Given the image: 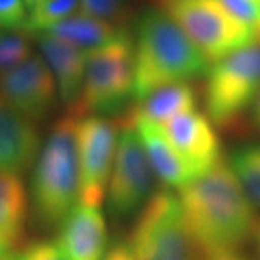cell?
<instances>
[{
  "label": "cell",
  "instance_id": "cell-10",
  "mask_svg": "<svg viewBox=\"0 0 260 260\" xmlns=\"http://www.w3.org/2000/svg\"><path fill=\"white\" fill-rule=\"evenodd\" d=\"M58 87L45 59L30 55L0 75V102L30 120H45L55 107Z\"/></svg>",
  "mask_w": 260,
  "mask_h": 260
},
{
  "label": "cell",
  "instance_id": "cell-13",
  "mask_svg": "<svg viewBox=\"0 0 260 260\" xmlns=\"http://www.w3.org/2000/svg\"><path fill=\"white\" fill-rule=\"evenodd\" d=\"M41 148L37 121L0 102V171L26 174L35 165Z\"/></svg>",
  "mask_w": 260,
  "mask_h": 260
},
{
  "label": "cell",
  "instance_id": "cell-19",
  "mask_svg": "<svg viewBox=\"0 0 260 260\" xmlns=\"http://www.w3.org/2000/svg\"><path fill=\"white\" fill-rule=\"evenodd\" d=\"M227 164L256 208H260V143L243 145L233 150Z\"/></svg>",
  "mask_w": 260,
  "mask_h": 260
},
{
  "label": "cell",
  "instance_id": "cell-6",
  "mask_svg": "<svg viewBox=\"0 0 260 260\" xmlns=\"http://www.w3.org/2000/svg\"><path fill=\"white\" fill-rule=\"evenodd\" d=\"M135 260H200L182 207L169 189L152 195L138 215L127 240Z\"/></svg>",
  "mask_w": 260,
  "mask_h": 260
},
{
  "label": "cell",
  "instance_id": "cell-27",
  "mask_svg": "<svg viewBox=\"0 0 260 260\" xmlns=\"http://www.w3.org/2000/svg\"><path fill=\"white\" fill-rule=\"evenodd\" d=\"M250 119L256 129L260 130V90L250 106Z\"/></svg>",
  "mask_w": 260,
  "mask_h": 260
},
{
  "label": "cell",
  "instance_id": "cell-3",
  "mask_svg": "<svg viewBox=\"0 0 260 260\" xmlns=\"http://www.w3.org/2000/svg\"><path fill=\"white\" fill-rule=\"evenodd\" d=\"M77 120L65 114L52 124L38 155L30 182L32 208L42 227H58L78 203Z\"/></svg>",
  "mask_w": 260,
  "mask_h": 260
},
{
  "label": "cell",
  "instance_id": "cell-21",
  "mask_svg": "<svg viewBox=\"0 0 260 260\" xmlns=\"http://www.w3.org/2000/svg\"><path fill=\"white\" fill-rule=\"evenodd\" d=\"M32 37L25 29L0 30V75L32 55Z\"/></svg>",
  "mask_w": 260,
  "mask_h": 260
},
{
  "label": "cell",
  "instance_id": "cell-9",
  "mask_svg": "<svg viewBox=\"0 0 260 260\" xmlns=\"http://www.w3.org/2000/svg\"><path fill=\"white\" fill-rule=\"evenodd\" d=\"M155 172L135 129H120L113 168L106 189L113 218H124L149 200Z\"/></svg>",
  "mask_w": 260,
  "mask_h": 260
},
{
  "label": "cell",
  "instance_id": "cell-25",
  "mask_svg": "<svg viewBox=\"0 0 260 260\" xmlns=\"http://www.w3.org/2000/svg\"><path fill=\"white\" fill-rule=\"evenodd\" d=\"M28 15L25 0H0V28L23 29Z\"/></svg>",
  "mask_w": 260,
  "mask_h": 260
},
{
  "label": "cell",
  "instance_id": "cell-32",
  "mask_svg": "<svg viewBox=\"0 0 260 260\" xmlns=\"http://www.w3.org/2000/svg\"><path fill=\"white\" fill-rule=\"evenodd\" d=\"M25 2H26V5H28V8H30V6L34 5V2H35V0H25Z\"/></svg>",
  "mask_w": 260,
  "mask_h": 260
},
{
  "label": "cell",
  "instance_id": "cell-4",
  "mask_svg": "<svg viewBox=\"0 0 260 260\" xmlns=\"http://www.w3.org/2000/svg\"><path fill=\"white\" fill-rule=\"evenodd\" d=\"M135 38L121 29L112 41L85 52V73L81 94L67 114L119 116L133 100Z\"/></svg>",
  "mask_w": 260,
  "mask_h": 260
},
{
  "label": "cell",
  "instance_id": "cell-22",
  "mask_svg": "<svg viewBox=\"0 0 260 260\" xmlns=\"http://www.w3.org/2000/svg\"><path fill=\"white\" fill-rule=\"evenodd\" d=\"M80 10L117 29L129 28L133 15L129 0H80Z\"/></svg>",
  "mask_w": 260,
  "mask_h": 260
},
{
  "label": "cell",
  "instance_id": "cell-26",
  "mask_svg": "<svg viewBox=\"0 0 260 260\" xmlns=\"http://www.w3.org/2000/svg\"><path fill=\"white\" fill-rule=\"evenodd\" d=\"M103 260H135L127 242H117L107 250Z\"/></svg>",
  "mask_w": 260,
  "mask_h": 260
},
{
  "label": "cell",
  "instance_id": "cell-11",
  "mask_svg": "<svg viewBox=\"0 0 260 260\" xmlns=\"http://www.w3.org/2000/svg\"><path fill=\"white\" fill-rule=\"evenodd\" d=\"M160 127L171 145L198 175L223 159L221 140L214 124L197 109L179 113Z\"/></svg>",
  "mask_w": 260,
  "mask_h": 260
},
{
  "label": "cell",
  "instance_id": "cell-29",
  "mask_svg": "<svg viewBox=\"0 0 260 260\" xmlns=\"http://www.w3.org/2000/svg\"><path fill=\"white\" fill-rule=\"evenodd\" d=\"M200 260H247L242 257L239 253H233V254H220V256H207L201 257Z\"/></svg>",
  "mask_w": 260,
  "mask_h": 260
},
{
  "label": "cell",
  "instance_id": "cell-30",
  "mask_svg": "<svg viewBox=\"0 0 260 260\" xmlns=\"http://www.w3.org/2000/svg\"><path fill=\"white\" fill-rule=\"evenodd\" d=\"M253 239H254L256 250H257V254H259V259H260V220H259V224H257V227H256V232H254Z\"/></svg>",
  "mask_w": 260,
  "mask_h": 260
},
{
  "label": "cell",
  "instance_id": "cell-12",
  "mask_svg": "<svg viewBox=\"0 0 260 260\" xmlns=\"http://www.w3.org/2000/svg\"><path fill=\"white\" fill-rule=\"evenodd\" d=\"M56 246L65 260H103L109 234L100 207L77 203L58 225Z\"/></svg>",
  "mask_w": 260,
  "mask_h": 260
},
{
  "label": "cell",
  "instance_id": "cell-8",
  "mask_svg": "<svg viewBox=\"0 0 260 260\" xmlns=\"http://www.w3.org/2000/svg\"><path fill=\"white\" fill-rule=\"evenodd\" d=\"M120 124L107 116H87L77 120V153L80 171L78 203L100 207L116 155Z\"/></svg>",
  "mask_w": 260,
  "mask_h": 260
},
{
  "label": "cell",
  "instance_id": "cell-31",
  "mask_svg": "<svg viewBox=\"0 0 260 260\" xmlns=\"http://www.w3.org/2000/svg\"><path fill=\"white\" fill-rule=\"evenodd\" d=\"M254 34H256V38H257V39H259V41H260V25H259V26H257V28H256V30H254Z\"/></svg>",
  "mask_w": 260,
  "mask_h": 260
},
{
  "label": "cell",
  "instance_id": "cell-18",
  "mask_svg": "<svg viewBox=\"0 0 260 260\" xmlns=\"http://www.w3.org/2000/svg\"><path fill=\"white\" fill-rule=\"evenodd\" d=\"M120 30L121 29L114 28L100 19L93 18L80 10L64 20H59L44 32L54 34L84 51H90L112 41Z\"/></svg>",
  "mask_w": 260,
  "mask_h": 260
},
{
  "label": "cell",
  "instance_id": "cell-7",
  "mask_svg": "<svg viewBox=\"0 0 260 260\" xmlns=\"http://www.w3.org/2000/svg\"><path fill=\"white\" fill-rule=\"evenodd\" d=\"M185 32L210 64L246 45L254 30L232 18L217 0H153Z\"/></svg>",
  "mask_w": 260,
  "mask_h": 260
},
{
  "label": "cell",
  "instance_id": "cell-1",
  "mask_svg": "<svg viewBox=\"0 0 260 260\" xmlns=\"http://www.w3.org/2000/svg\"><path fill=\"white\" fill-rule=\"evenodd\" d=\"M178 200L201 257L239 253L259 224L256 207L224 158L179 188Z\"/></svg>",
  "mask_w": 260,
  "mask_h": 260
},
{
  "label": "cell",
  "instance_id": "cell-23",
  "mask_svg": "<svg viewBox=\"0 0 260 260\" xmlns=\"http://www.w3.org/2000/svg\"><path fill=\"white\" fill-rule=\"evenodd\" d=\"M232 18L256 30L260 25V0H217Z\"/></svg>",
  "mask_w": 260,
  "mask_h": 260
},
{
  "label": "cell",
  "instance_id": "cell-14",
  "mask_svg": "<svg viewBox=\"0 0 260 260\" xmlns=\"http://www.w3.org/2000/svg\"><path fill=\"white\" fill-rule=\"evenodd\" d=\"M35 39L42 58L55 77L59 99L68 112L81 94L87 51L49 32H39Z\"/></svg>",
  "mask_w": 260,
  "mask_h": 260
},
{
  "label": "cell",
  "instance_id": "cell-16",
  "mask_svg": "<svg viewBox=\"0 0 260 260\" xmlns=\"http://www.w3.org/2000/svg\"><path fill=\"white\" fill-rule=\"evenodd\" d=\"M132 129L138 132L152 169L164 185L179 189L200 177L171 145L159 124L139 121Z\"/></svg>",
  "mask_w": 260,
  "mask_h": 260
},
{
  "label": "cell",
  "instance_id": "cell-17",
  "mask_svg": "<svg viewBox=\"0 0 260 260\" xmlns=\"http://www.w3.org/2000/svg\"><path fill=\"white\" fill-rule=\"evenodd\" d=\"M29 198L20 175L0 171V237L16 251L25 244Z\"/></svg>",
  "mask_w": 260,
  "mask_h": 260
},
{
  "label": "cell",
  "instance_id": "cell-15",
  "mask_svg": "<svg viewBox=\"0 0 260 260\" xmlns=\"http://www.w3.org/2000/svg\"><path fill=\"white\" fill-rule=\"evenodd\" d=\"M197 102L198 93L189 81L168 84L139 100H133L116 119L120 129H132L139 121L160 126L179 113L195 109Z\"/></svg>",
  "mask_w": 260,
  "mask_h": 260
},
{
  "label": "cell",
  "instance_id": "cell-28",
  "mask_svg": "<svg viewBox=\"0 0 260 260\" xmlns=\"http://www.w3.org/2000/svg\"><path fill=\"white\" fill-rule=\"evenodd\" d=\"M15 251L12 250L8 243L0 237V260H13Z\"/></svg>",
  "mask_w": 260,
  "mask_h": 260
},
{
  "label": "cell",
  "instance_id": "cell-5",
  "mask_svg": "<svg viewBox=\"0 0 260 260\" xmlns=\"http://www.w3.org/2000/svg\"><path fill=\"white\" fill-rule=\"evenodd\" d=\"M205 77V116L218 129H239L260 90L259 39L254 37L215 61Z\"/></svg>",
  "mask_w": 260,
  "mask_h": 260
},
{
  "label": "cell",
  "instance_id": "cell-20",
  "mask_svg": "<svg viewBox=\"0 0 260 260\" xmlns=\"http://www.w3.org/2000/svg\"><path fill=\"white\" fill-rule=\"evenodd\" d=\"M25 30L30 35L44 32L80 9V0H35L29 8Z\"/></svg>",
  "mask_w": 260,
  "mask_h": 260
},
{
  "label": "cell",
  "instance_id": "cell-2",
  "mask_svg": "<svg viewBox=\"0 0 260 260\" xmlns=\"http://www.w3.org/2000/svg\"><path fill=\"white\" fill-rule=\"evenodd\" d=\"M210 67L203 52L167 13L150 10L140 18L135 39L133 100L168 84L205 77Z\"/></svg>",
  "mask_w": 260,
  "mask_h": 260
},
{
  "label": "cell",
  "instance_id": "cell-24",
  "mask_svg": "<svg viewBox=\"0 0 260 260\" xmlns=\"http://www.w3.org/2000/svg\"><path fill=\"white\" fill-rule=\"evenodd\" d=\"M13 260H65L55 242L37 240L25 243L15 251Z\"/></svg>",
  "mask_w": 260,
  "mask_h": 260
}]
</instances>
